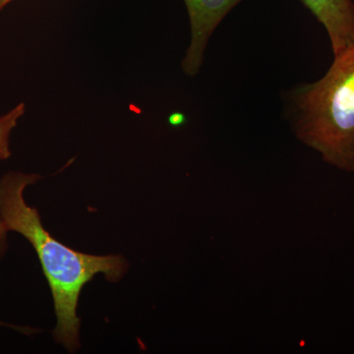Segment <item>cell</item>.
<instances>
[{
  "instance_id": "cell-3",
  "label": "cell",
  "mask_w": 354,
  "mask_h": 354,
  "mask_svg": "<svg viewBox=\"0 0 354 354\" xmlns=\"http://www.w3.org/2000/svg\"><path fill=\"white\" fill-rule=\"evenodd\" d=\"M243 0H184L189 17L191 39L181 62L184 73L196 76L204 64L209 39L228 13Z\"/></svg>"
},
{
  "instance_id": "cell-6",
  "label": "cell",
  "mask_w": 354,
  "mask_h": 354,
  "mask_svg": "<svg viewBox=\"0 0 354 354\" xmlns=\"http://www.w3.org/2000/svg\"><path fill=\"white\" fill-rule=\"evenodd\" d=\"M8 230L4 225L3 221L0 218V254H2L6 249V236Z\"/></svg>"
},
{
  "instance_id": "cell-4",
  "label": "cell",
  "mask_w": 354,
  "mask_h": 354,
  "mask_svg": "<svg viewBox=\"0 0 354 354\" xmlns=\"http://www.w3.org/2000/svg\"><path fill=\"white\" fill-rule=\"evenodd\" d=\"M325 28L333 55L354 44L353 0H299Z\"/></svg>"
},
{
  "instance_id": "cell-2",
  "label": "cell",
  "mask_w": 354,
  "mask_h": 354,
  "mask_svg": "<svg viewBox=\"0 0 354 354\" xmlns=\"http://www.w3.org/2000/svg\"><path fill=\"white\" fill-rule=\"evenodd\" d=\"M286 113L295 136L324 162L354 171V44L334 55L322 78L288 91Z\"/></svg>"
},
{
  "instance_id": "cell-7",
  "label": "cell",
  "mask_w": 354,
  "mask_h": 354,
  "mask_svg": "<svg viewBox=\"0 0 354 354\" xmlns=\"http://www.w3.org/2000/svg\"><path fill=\"white\" fill-rule=\"evenodd\" d=\"M169 121H171V123L172 125L181 124V123H183L184 121L183 114H180V113L172 114V115L171 116V118H169Z\"/></svg>"
},
{
  "instance_id": "cell-5",
  "label": "cell",
  "mask_w": 354,
  "mask_h": 354,
  "mask_svg": "<svg viewBox=\"0 0 354 354\" xmlns=\"http://www.w3.org/2000/svg\"><path fill=\"white\" fill-rule=\"evenodd\" d=\"M25 104L21 102L10 111L0 116V160H7L11 156L9 139L14 128L17 127L18 121L24 115Z\"/></svg>"
},
{
  "instance_id": "cell-1",
  "label": "cell",
  "mask_w": 354,
  "mask_h": 354,
  "mask_svg": "<svg viewBox=\"0 0 354 354\" xmlns=\"http://www.w3.org/2000/svg\"><path fill=\"white\" fill-rule=\"evenodd\" d=\"M43 178L39 174L11 171L0 178V218L8 232L25 237L38 255L50 285L57 315L55 342L69 353L80 348L81 320L77 315L84 286L97 274L116 283L127 274V259L121 255H90L64 245L44 227L38 209L28 206L24 191Z\"/></svg>"
},
{
  "instance_id": "cell-8",
  "label": "cell",
  "mask_w": 354,
  "mask_h": 354,
  "mask_svg": "<svg viewBox=\"0 0 354 354\" xmlns=\"http://www.w3.org/2000/svg\"><path fill=\"white\" fill-rule=\"evenodd\" d=\"M11 1H13V0H0V12H1L2 9L8 6Z\"/></svg>"
}]
</instances>
